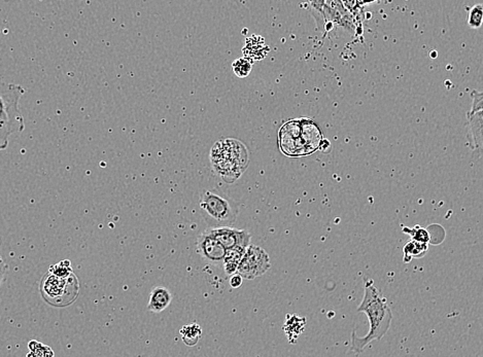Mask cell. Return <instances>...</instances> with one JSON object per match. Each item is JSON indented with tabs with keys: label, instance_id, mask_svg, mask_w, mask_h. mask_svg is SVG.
Segmentation results:
<instances>
[{
	"label": "cell",
	"instance_id": "9c48e42d",
	"mask_svg": "<svg viewBox=\"0 0 483 357\" xmlns=\"http://www.w3.org/2000/svg\"><path fill=\"white\" fill-rule=\"evenodd\" d=\"M207 230L225 247V249L234 247L247 248L250 244V233L245 230L236 229L232 226L210 228Z\"/></svg>",
	"mask_w": 483,
	"mask_h": 357
},
{
	"label": "cell",
	"instance_id": "30bf717a",
	"mask_svg": "<svg viewBox=\"0 0 483 357\" xmlns=\"http://www.w3.org/2000/svg\"><path fill=\"white\" fill-rule=\"evenodd\" d=\"M196 249L203 259L214 264L223 263L226 254L225 247L208 230L203 232L197 239Z\"/></svg>",
	"mask_w": 483,
	"mask_h": 357
},
{
	"label": "cell",
	"instance_id": "277c9868",
	"mask_svg": "<svg viewBox=\"0 0 483 357\" xmlns=\"http://www.w3.org/2000/svg\"><path fill=\"white\" fill-rule=\"evenodd\" d=\"M212 166L221 178L228 183L238 179L249 165L250 157L245 144L236 139L218 141L210 152Z\"/></svg>",
	"mask_w": 483,
	"mask_h": 357
},
{
	"label": "cell",
	"instance_id": "2e32d148",
	"mask_svg": "<svg viewBox=\"0 0 483 357\" xmlns=\"http://www.w3.org/2000/svg\"><path fill=\"white\" fill-rule=\"evenodd\" d=\"M181 336L183 343L190 347L196 346L202 337V329L197 323H189L183 325L181 330Z\"/></svg>",
	"mask_w": 483,
	"mask_h": 357
},
{
	"label": "cell",
	"instance_id": "7402d4cb",
	"mask_svg": "<svg viewBox=\"0 0 483 357\" xmlns=\"http://www.w3.org/2000/svg\"><path fill=\"white\" fill-rule=\"evenodd\" d=\"M482 6L477 4L471 8L469 13L468 24L470 27L473 29H478L482 24Z\"/></svg>",
	"mask_w": 483,
	"mask_h": 357
},
{
	"label": "cell",
	"instance_id": "5bb4252c",
	"mask_svg": "<svg viewBox=\"0 0 483 357\" xmlns=\"http://www.w3.org/2000/svg\"><path fill=\"white\" fill-rule=\"evenodd\" d=\"M305 325H307L305 317L299 316L297 314L288 315L285 325H283V330H285L290 343H296L298 337L304 332Z\"/></svg>",
	"mask_w": 483,
	"mask_h": 357
},
{
	"label": "cell",
	"instance_id": "ac0fdd59",
	"mask_svg": "<svg viewBox=\"0 0 483 357\" xmlns=\"http://www.w3.org/2000/svg\"><path fill=\"white\" fill-rule=\"evenodd\" d=\"M252 62L245 57L234 60L233 63H232V70L239 79H245V77H249L250 73L252 72Z\"/></svg>",
	"mask_w": 483,
	"mask_h": 357
},
{
	"label": "cell",
	"instance_id": "44dd1931",
	"mask_svg": "<svg viewBox=\"0 0 483 357\" xmlns=\"http://www.w3.org/2000/svg\"><path fill=\"white\" fill-rule=\"evenodd\" d=\"M403 232L407 233L411 237L412 240L418 241V242L429 244L430 239H431L429 232L425 229H423V228L418 227V226L414 227L413 229H408V228L404 227L403 228Z\"/></svg>",
	"mask_w": 483,
	"mask_h": 357
},
{
	"label": "cell",
	"instance_id": "4316f807",
	"mask_svg": "<svg viewBox=\"0 0 483 357\" xmlns=\"http://www.w3.org/2000/svg\"><path fill=\"white\" fill-rule=\"evenodd\" d=\"M375 1H378V0H360L361 4H370Z\"/></svg>",
	"mask_w": 483,
	"mask_h": 357
},
{
	"label": "cell",
	"instance_id": "ffe728a7",
	"mask_svg": "<svg viewBox=\"0 0 483 357\" xmlns=\"http://www.w3.org/2000/svg\"><path fill=\"white\" fill-rule=\"evenodd\" d=\"M49 272H50L51 274L56 275V276L63 277V278L74 274L72 263H70V261H68V259H63V261H60V263L56 264V265L51 266Z\"/></svg>",
	"mask_w": 483,
	"mask_h": 357
},
{
	"label": "cell",
	"instance_id": "4fadbf2b",
	"mask_svg": "<svg viewBox=\"0 0 483 357\" xmlns=\"http://www.w3.org/2000/svg\"><path fill=\"white\" fill-rule=\"evenodd\" d=\"M269 48L265 44L263 37L252 35L245 41V46H243V53L245 58L249 59L250 62L262 60L267 56Z\"/></svg>",
	"mask_w": 483,
	"mask_h": 357
},
{
	"label": "cell",
	"instance_id": "e0dca14e",
	"mask_svg": "<svg viewBox=\"0 0 483 357\" xmlns=\"http://www.w3.org/2000/svg\"><path fill=\"white\" fill-rule=\"evenodd\" d=\"M429 249V245L427 243H420L418 241L410 240L406 245L404 246V261L405 263H408L411 261L412 257H416V259H420V257H425V254Z\"/></svg>",
	"mask_w": 483,
	"mask_h": 357
},
{
	"label": "cell",
	"instance_id": "52a82bcc",
	"mask_svg": "<svg viewBox=\"0 0 483 357\" xmlns=\"http://www.w3.org/2000/svg\"><path fill=\"white\" fill-rule=\"evenodd\" d=\"M271 267L269 256L263 248L250 244L241 257L236 273L243 279L252 280L262 276Z\"/></svg>",
	"mask_w": 483,
	"mask_h": 357
},
{
	"label": "cell",
	"instance_id": "5b68a950",
	"mask_svg": "<svg viewBox=\"0 0 483 357\" xmlns=\"http://www.w3.org/2000/svg\"><path fill=\"white\" fill-rule=\"evenodd\" d=\"M199 207L210 228L232 226L238 215L236 204L214 190H205L203 193Z\"/></svg>",
	"mask_w": 483,
	"mask_h": 357
},
{
	"label": "cell",
	"instance_id": "6da1fadb",
	"mask_svg": "<svg viewBox=\"0 0 483 357\" xmlns=\"http://www.w3.org/2000/svg\"><path fill=\"white\" fill-rule=\"evenodd\" d=\"M358 311L367 315L370 325L366 337H359L356 332L352 335V350L356 353H361L364 351V348L368 344L373 341H380L385 337L391 327L393 313L387 305V299L382 296L380 290L376 288L372 280H366L364 299L362 304L359 306Z\"/></svg>",
	"mask_w": 483,
	"mask_h": 357
},
{
	"label": "cell",
	"instance_id": "9a60e30c",
	"mask_svg": "<svg viewBox=\"0 0 483 357\" xmlns=\"http://www.w3.org/2000/svg\"><path fill=\"white\" fill-rule=\"evenodd\" d=\"M245 247H234L230 249H226V254L223 259L224 271L228 276H231L232 274L236 273L237 267L240 263L241 257L245 254Z\"/></svg>",
	"mask_w": 483,
	"mask_h": 357
},
{
	"label": "cell",
	"instance_id": "8992f818",
	"mask_svg": "<svg viewBox=\"0 0 483 357\" xmlns=\"http://www.w3.org/2000/svg\"><path fill=\"white\" fill-rule=\"evenodd\" d=\"M41 292L46 303L55 307H65L77 299L79 283L75 274L63 278L48 272L41 281Z\"/></svg>",
	"mask_w": 483,
	"mask_h": 357
},
{
	"label": "cell",
	"instance_id": "cb8c5ba5",
	"mask_svg": "<svg viewBox=\"0 0 483 357\" xmlns=\"http://www.w3.org/2000/svg\"><path fill=\"white\" fill-rule=\"evenodd\" d=\"M243 278L241 277V275L238 274V273H234V274H232L231 276H230L229 283L231 287H240V286L243 285Z\"/></svg>",
	"mask_w": 483,
	"mask_h": 357
},
{
	"label": "cell",
	"instance_id": "7a4b0ae2",
	"mask_svg": "<svg viewBox=\"0 0 483 357\" xmlns=\"http://www.w3.org/2000/svg\"><path fill=\"white\" fill-rule=\"evenodd\" d=\"M323 134L311 119H292L283 124L278 133L279 148L289 157H302L318 150Z\"/></svg>",
	"mask_w": 483,
	"mask_h": 357
},
{
	"label": "cell",
	"instance_id": "8fae6325",
	"mask_svg": "<svg viewBox=\"0 0 483 357\" xmlns=\"http://www.w3.org/2000/svg\"><path fill=\"white\" fill-rule=\"evenodd\" d=\"M469 143L474 152H482V110L468 112Z\"/></svg>",
	"mask_w": 483,
	"mask_h": 357
},
{
	"label": "cell",
	"instance_id": "603a6c76",
	"mask_svg": "<svg viewBox=\"0 0 483 357\" xmlns=\"http://www.w3.org/2000/svg\"><path fill=\"white\" fill-rule=\"evenodd\" d=\"M344 8L349 11L352 15H354V19L361 20V13H362V4H361L360 0H341Z\"/></svg>",
	"mask_w": 483,
	"mask_h": 357
},
{
	"label": "cell",
	"instance_id": "d4e9b609",
	"mask_svg": "<svg viewBox=\"0 0 483 357\" xmlns=\"http://www.w3.org/2000/svg\"><path fill=\"white\" fill-rule=\"evenodd\" d=\"M8 265L4 263V259L0 256V287L4 285V280H6V272H8Z\"/></svg>",
	"mask_w": 483,
	"mask_h": 357
},
{
	"label": "cell",
	"instance_id": "d6986e66",
	"mask_svg": "<svg viewBox=\"0 0 483 357\" xmlns=\"http://www.w3.org/2000/svg\"><path fill=\"white\" fill-rule=\"evenodd\" d=\"M30 348V353L28 356L35 357H51L54 356V352L49 346L44 345L43 343L39 342L37 340H31L28 344Z\"/></svg>",
	"mask_w": 483,
	"mask_h": 357
},
{
	"label": "cell",
	"instance_id": "3957f363",
	"mask_svg": "<svg viewBox=\"0 0 483 357\" xmlns=\"http://www.w3.org/2000/svg\"><path fill=\"white\" fill-rule=\"evenodd\" d=\"M25 94L23 86L0 81V152L6 150L10 138L25 129L20 100Z\"/></svg>",
	"mask_w": 483,
	"mask_h": 357
},
{
	"label": "cell",
	"instance_id": "484cf974",
	"mask_svg": "<svg viewBox=\"0 0 483 357\" xmlns=\"http://www.w3.org/2000/svg\"><path fill=\"white\" fill-rule=\"evenodd\" d=\"M318 150H322L323 152H329L330 150H331V143H330L329 141L323 139L321 141L320 146H318Z\"/></svg>",
	"mask_w": 483,
	"mask_h": 357
},
{
	"label": "cell",
	"instance_id": "7c38bea8",
	"mask_svg": "<svg viewBox=\"0 0 483 357\" xmlns=\"http://www.w3.org/2000/svg\"><path fill=\"white\" fill-rule=\"evenodd\" d=\"M172 301V294L168 288L157 286L152 290L148 298V308L153 313H161L166 308L169 307Z\"/></svg>",
	"mask_w": 483,
	"mask_h": 357
},
{
	"label": "cell",
	"instance_id": "ba28073f",
	"mask_svg": "<svg viewBox=\"0 0 483 357\" xmlns=\"http://www.w3.org/2000/svg\"><path fill=\"white\" fill-rule=\"evenodd\" d=\"M323 20L325 23L333 24L334 26H340L351 34H354L356 31V20L354 15L344 8L341 0H326L325 6L323 8Z\"/></svg>",
	"mask_w": 483,
	"mask_h": 357
}]
</instances>
